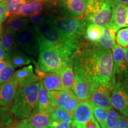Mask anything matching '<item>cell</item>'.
<instances>
[{"mask_svg": "<svg viewBox=\"0 0 128 128\" xmlns=\"http://www.w3.org/2000/svg\"><path fill=\"white\" fill-rule=\"evenodd\" d=\"M74 70L80 71L94 88L102 86L112 92L116 83L112 52L98 44L80 49L72 59Z\"/></svg>", "mask_w": 128, "mask_h": 128, "instance_id": "cell-1", "label": "cell"}, {"mask_svg": "<svg viewBox=\"0 0 128 128\" xmlns=\"http://www.w3.org/2000/svg\"><path fill=\"white\" fill-rule=\"evenodd\" d=\"M33 27L36 30L39 43L54 48L69 60H71L80 49L79 42L64 36L48 20Z\"/></svg>", "mask_w": 128, "mask_h": 128, "instance_id": "cell-2", "label": "cell"}, {"mask_svg": "<svg viewBox=\"0 0 128 128\" xmlns=\"http://www.w3.org/2000/svg\"><path fill=\"white\" fill-rule=\"evenodd\" d=\"M39 87L40 82H38L27 87L18 88L11 108L16 120H25L39 112Z\"/></svg>", "mask_w": 128, "mask_h": 128, "instance_id": "cell-3", "label": "cell"}, {"mask_svg": "<svg viewBox=\"0 0 128 128\" xmlns=\"http://www.w3.org/2000/svg\"><path fill=\"white\" fill-rule=\"evenodd\" d=\"M39 44L38 64L41 71L59 74L65 67L70 65L71 60L61 53L43 44L39 43Z\"/></svg>", "mask_w": 128, "mask_h": 128, "instance_id": "cell-4", "label": "cell"}, {"mask_svg": "<svg viewBox=\"0 0 128 128\" xmlns=\"http://www.w3.org/2000/svg\"><path fill=\"white\" fill-rule=\"evenodd\" d=\"M48 20L62 34L69 39L80 42L86 33V23L84 20L70 17H50Z\"/></svg>", "mask_w": 128, "mask_h": 128, "instance_id": "cell-5", "label": "cell"}, {"mask_svg": "<svg viewBox=\"0 0 128 128\" xmlns=\"http://www.w3.org/2000/svg\"><path fill=\"white\" fill-rule=\"evenodd\" d=\"M16 40L19 48L26 54L36 57L39 54V41L34 27H28L16 33Z\"/></svg>", "mask_w": 128, "mask_h": 128, "instance_id": "cell-6", "label": "cell"}, {"mask_svg": "<svg viewBox=\"0 0 128 128\" xmlns=\"http://www.w3.org/2000/svg\"><path fill=\"white\" fill-rule=\"evenodd\" d=\"M112 107L128 118V81L117 80L111 96Z\"/></svg>", "mask_w": 128, "mask_h": 128, "instance_id": "cell-7", "label": "cell"}, {"mask_svg": "<svg viewBox=\"0 0 128 128\" xmlns=\"http://www.w3.org/2000/svg\"><path fill=\"white\" fill-rule=\"evenodd\" d=\"M113 60V72L118 80L128 81V66L126 64L124 52L122 47L115 44L112 49Z\"/></svg>", "mask_w": 128, "mask_h": 128, "instance_id": "cell-8", "label": "cell"}, {"mask_svg": "<svg viewBox=\"0 0 128 128\" xmlns=\"http://www.w3.org/2000/svg\"><path fill=\"white\" fill-rule=\"evenodd\" d=\"M75 74L72 91L75 96L81 101L88 100L92 87L86 76L76 70H74Z\"/></svg>", "mask_w": 128, "mask_h": 128, "instance_id": "cell-9", "label": "cell"}, {"mask_svg": "<svg viewBox=\"0 0 128 128\" xmlns=\"http://www.w3.org/2000/svg\"><path fill=\"white\" fill-rule=\"evenodd\" d=\"M109 26L116 32L122 28L128 27V5L120 4L113 0L112 16Z\"/></svg>", "mask_w": 128, "mask_h": 128, "instance_id": "cell-10", "label": "cell"}, {"mask_svg": "<svg viewBox=\"0 0 128 128\" xmlns=\"http://www.w3.org/2000/svg\"><path fill=\"white\" fill-rule=\"evenodd\" d=\"M93 106L90 100L81 101L74 112L71 124L85 128L86 122L93 116Z\"/></svg>", "mask_w": 128, "mask_h": 128, "instance_id": "cell-11", "label": "cell"}, {"mask_svg": "<svg viewBox=\"0 0 128 128\" xmlns=\"http://www.w3.org/2000/svg\"><path fill=\"white\" fill-rule=\"evenodd\" d=\"M113 3V0H106L100 10L85 21L86 23L103 28L109 25L112 16Z\"/></svg>", "mask_w": 128, "mask_h": 128, "instance_id": "cell-12", "label": "cell"}, {"mask_svg": "<svg viewBox=\"0 0 128 128\" xmlns=\"http://www.w3.org/2000/svg\"><path fill=\"white\" fill-rule=\"evenodd\" d=\"M111 96V92L109 90L98 86L92 90L88 100L96 106L108 110L112 108Z\"/></svg>", "mask_w": 128, "mask_h": 128, "instance_id": "cell-13", "label": "cell"}, {"mask_svg": "<svg viewBox=\"0 0 128 128\" xmlns=\"http://www.w3.org/2000/svg\"><path fill=\"white\" fill-rule=\"evenodd\" d=\"M18 85L13 78L1 85L0 88V106L10 108L13 103Z\"/></svg>", "mask_w": 128, "mask_h": 128, "instance_id": "cell-14", "label": "cell"}, {"mask_svg": "<svg viewBox=\"0 0 128 128\" xmlns=\"http://www.w3.org/2000/svg\"><path fill=\"white\" fill-rule=\"evenodd\" d=\"M61 8L64 13L70 17L79 18L83 17L87 9L86 0H67L62 1Z\"/></svg>", "mask_w": 128, "mask_h": 128, "instance_id": "cell-15", "label": "cell"}, {"mask_svg": "<svg viewBox=\"0 0 128 128\" xmlns=\"http://www.w3.org/2000/svg\"><path fill=\"white\" fill-rule=\"evenodd\" d=\"M12 78L18 85V88L25 87L39 82V78L33 73L32 65H28L14 73Z\"/></svg>", "mask_w": 128, "mask_h": 128, "instance_id": "cell-16", "label": "cell"}, {"mask_svg": "<svg viewBox=\"0 0 128 128\" xmlns=\"http://www.w3.org/2000/svg\"><path fill=\"white\" fill-rule=\"evenodd\" d=\"M49 104L54 108H63L67 102L74 96L72 91L63 90L48 92Z\"/></svg>", "mask_w": 128, "mask_h": 128, "instance_id": "cell-17", "label": "cell"}, {"mask_svg": "<svg viewBox=\"0 0 128 128\" xmlns=\"http://www.w3.org/2000/svg\"><path fill=\"white\" fill-rule=\"evenodd\" d=\"M48 92L63 90L60 75L56 73H45L40 80Z\"/></svg>", "mask_w": 128, "mask_h": 128, "instance_id": "cell-18", "label": "cell"}, {"mask_svg": "<svg viewBox=\"0 0 128 128\" xmlns=\"http://www.w3.org/2000/svg\"><path fill=\"white\" fill-rule=\"evenodd\" d=\"M116 33L110 26L103 28L97 44L103 49L110 50L116 44Z\"/></svg>", "mask_w": 128, "mask_h": 128, "instance_id": "cell-19", "label": "cell"}, {"mask_svg": "<svg viewBox=\"0 0 128 128\" xmlns=\"http://www.w3.org/2000/svg\"><path fill=\"white\" fill-rule=\"evenodd\" d=\"M26 120L32 128H43L49 126L53 120L50 114L38 112Z\"/></svg>", "mask_w": 128, "mask_h": 128, "instance_id": "cell-20", "label": "cell"}, {"mask_svg": "<svg viewBox=\"0 0 128 128\" xmlns=\"http://www.w3.org/2000/svg\"><path fill=\"white\" fill-rule=\"evenodd\" d=\"M46 4L36 1H28L23 5L20 16L24 17H30L38 14L44 10Z\"/></svg>", "mask_w": 128, "mask_h": 128, "instance_id": "cell-21", "label": "cell"}, {"mask_svg": "<svg viewBox=\"0 0 128 128\" xmlns=\"http://www.w3.org/2000/svg\"><path fill=\"white\" fill-rule=\"evenodd\" d=\"M21 16H13L8 18L6 22V28L17 33L21 30L28 28L29 24L28 18H23Z\"/></svg>", "mask_w": 128, "mask_h": 128, "instance_id": "cell-22", "label": "cell"}, {"mask_svg": "<svg viewBox=\"0 0 128 128\" xmlns=\"http://www.w3.org/2000/svg\"><path fill=\"white\" fill-rule=\"evenodd\" d=\"M16 33L6 28L0 40V46L10 55L13 53L16 44Z\"/></svg>", "mask_w": 128, "mask_h": 128, "instance_id": "cell-23", "label": "cell"}, {"mask_svg": "<svg viewBox=\"0 0 128 128\" xmlns=\"http://www.w3.org/2000/svg\"><path fill=\"white\" fill-rule=\"evenodd\" d=\"M38 106H39V112H44L50 114L55 108L50 106L49 104L48 92L44 88V85L40 81L39 96H38Z\"/></svg>", "mask_w": 128, "mask_h": 128, "instance_id": "cell-24", "label": "cell"}, {"mask_svg": "<svg viewBox=\"0 0 128 128\" xmlns=\"http://www.w3.org/2000/svg\"><path fill=\"white\" fill-rule=\"evenodd\" d=\"M59 75L60 76L64 89L66 90H72L75 78L74 71L72 66L68 65L65 67Z\"/></svg>", "mask_w": 128, "mask_h": 128, "instance_id": "cell-25", "label": "cell"}, {"mask_svg": "<svg viewBox=\"0 0 128 128\" xmlns=\"http://www.w3.org/2000/svg\"><path fill=\"white\" fill-rule=\"evenodd\" d=\"M103 28L92 24H88L86 27V35L87 39L89 41L93 43H98L102 35Z\"/></svg>", "mask_w": 128, "mask_h": 128, "instance_id": "cell-26", "label": "cell"}, {"mask_svg": "<svg viewBox=\"0 0 128 128\" xmlns=\"http://www.w3.org/2000/svg\"><path fill=\"white\" fill-rule=\"evenodd\" d=\"M10 62L14 68L28 65L32 62L29 58L20 51L16 50L10 55Z\"/></svg>", "mask_w": 128, "mask_h": 128, "instance_id": "cell-27", "label": "cell"}, {"mask_svg": "<svg viewBox=\"0 0 128 128\" xmlns=\"http://www.w3.org/2000/svg\"><path fill=\"white\" fill-rule=\"evenodd\" d=\"M12 124V113L9 108L0 106V128H10Z\"/></svg>", "mask_w": 128, "mask_h": 128, "instance_id": "cell-28", "label": "cell"}, {"mask_svg": "<svg viewBox=\"0 0 128 128\" xmlns=\"http://www.w3.org/2000/svg\"><path fill=\"white\" fill-rule=\"evenodd\" d=\"M54 120H60L71 124L72 116L68 112L62 108H55L51 114Z\"/></svg>", "mask_w": 128, "mask_h": 128, "instance_id": "cell-29", "label": "cell"}, {"mask_svg": "<svg viewBox=\"0 0 128 128\" xmlns=\"http://www.w3.org/2000/svg\"><path fill=\"white\" fill-rule=\"evenodd\" d=\"M93 116L102 128H107V110L93 106Z\"/></svg>", "mask_w": 128, "mask_h": 128, "instance_id": "cell-30", "label": "cell"}, {"mask_svg": "<svg viewBox=\"0 0 128 128\" xmlns=\"http://www.w3.org/2000/svg\"><path fill=\"white\" fill-rule=\"evenodd\" d=\"M14 68L12 66L11 62L8 64L7 66L0 71V84L2 85L12 79L14 74Z\"/></svg>", "mask_w": 128, "mask_h": 128, "instance_id": "cell-31", "label": "cell"}, {"mask_svg": "<svg viewBox=\"0 0 128 128\" xmlns=\"http://www.w3.org/2000/svg\"><path fill=\"white\" fill-rule=\"evenodd\" d=\"M122 116V115L112 108L111 109L107 110V128H111L113 127L120 119Z\"/></svg>", "mask_w": 128, "mask_h": 128, "instance_id": "cell-32", "label": "cell"}, {"mask_svg": "<svg viewBox=\"0 0 128 128\" xmlns=\"http://www.w3.org/2000/svg\"><path fill=\"white\" fill-rule=\"evenodd\" d=\"M116 42L121 47L128 46V28L120 29L116 35Z\"/></svg>", "mask_w": 128, "mask_h": 128, "instance_id": "cell-33", "label": "cell"}, {"mask_svg": "<svg viewBox=\"0 0 128 128\" xmlns=\"http://www.w3.org/2000/svg\"><path fill=\"white\" fill-rule=\"evenodd\" d=\"M81 102V101L76 98L74 95L73 97H71V99H70L68 102H67L63 108L66 110V112H68L73 118L74 112L75 109H76V106H77L78 104H79Z\"/></svg>", "mask_w": 128, "mask_h": 128, "instance_id": "cell-34", "label": "cell"}, {"mask_svg": "<svg viewBox=\"0 0 128 128\" xmlns=\"http://www.w3.org/2000/svg\"><path fill=\"white\" fill-rule=\"evenodd\" d=\"M49 18H48L47 16L45 14L40 12V13L29 17L28 20H29L30 23L33 24L34 26H37L46 22Z\"/></svg>", "mask_w": 128, "mask_h": 128, "instance_id": "cell-35", "label": "cell"}, {"mask_svg": "<svg viewBox=\"0 0 128 128\" xmlns=\"http://www.w3.org/2000/svg\"><path fill=\"white\" fill-rule=\"evenodd\" d=\"M49 127L50 128H71V124H69L68 122H62L60 120H53Z\"/></svg>", "mask_w": 128, "mask_h": 128, "instance_id": "cell-36", "label": "cell"}, {"mask_svg": "<svg viewBox=\"0 0 128 128\" xmlns=\"http://www.w3.org/2000/svg\"><path fill=\"white\" fill-rule=\"evenodd\" d=\"M28 0H0V4L3 7L25 4Z\"/></svg>", "mask_w": 128, "mask_h": 128, "instance_id": "cell-37", "label": "cell"}, {"mask_svg": "<svg viewBox=\"0 0 128 128\" xmlns=\"http://www.w3.org/2000/svg\"><path fill=\"white\" fill-rule=\"evenodd\" d=\"M111 128H128V118L122 116L118 122Z\"/></svg>", "mask_w": 128, "mask_h": 128, "instance_id": "cell-38", "label": "cell"}, {"mask_svg": "<svg viewBox=\"0 0 128 128\" xmlns=\"http://www.w3.org/2000/svg\"><path fill=\"white\" fill-rule=\"evenodd\" d=\"M10 128H32L30 124L27 122L26 120H18L11 126Z\"/></svg>", "mask_w": 128, "mask_h": 128, "instance_id": "cell-39", "label": "cell"}, {"mask_svg": "<svg viewBox=\"0 0 128 128\" xmlns=\"http://www.w3.org/2000/svg\"><path fill=\"white\" fill-rule=\"evenodd\" d=\"M96 122H97V121L96 120L94 116H92L88 120H87L86 122L84 124L85 128H96Z\"/></svg>", "mask_w": 128, "mask_h": 128, "instance_id": "cell-40", "label": "cell"}, {"mask_svg": "<svg viewBox=\"0 0 128 128\" xmlns=\"http://www.w3.org/2000/svg\"><path fill=\"white\" fill-rule=\"evenodd\" d=\"M8 18L7 15V11L3 6L0 4V22L3 23Z\"/></svg>", "mask_w": 128, "mask_h": 128, "instance_id": "cell-41", "label": "cell"}, {"mask_svg": "<svg viewBox=\"0 0 128 128\" xmlns=\"http://www.w3.org/2000/svg\"><path fill=\"white\" fill-rule=\"evenodd\" d=\"M10 60V55L5 51L0 46V61Z\"/></svg>", "mask_w": 128, "mask_h": 128, "instance_id": "cell-42", "label": "cell"}, {"mask_svg": "<svg viewBox=\"0 0 128 128\" xmlns=\"http://www.w3.org/2000/svg\"><path fill=\"white\" fill-rule=\"evenodd\" d=\"M10 60H1L0 61V71H1L5 67L7 66V65L10 63Z\"/></svg>", "mask_w": 128, "mask_h": 128, "instance_id": "cell-43", "label": "cell"}, {"mask_svg": "<svg viewBox=\"0 0 128 128\" xmlns=\"http://www.w3.org/2000/svg\"><path fill=\"white\" fill-rule=\"evenodd\" d=\"M124 58H125V60L128 66V48H126L124 49Z\"/></svg>", "mask_w": 128, "mask_h": 128, "instance_id": "cell-44", "label": "cell"}, {"mask_svg": "<svg viewBox=\"0 0 128 128\" xmlns=\"http://www.w3.org/2000/svg\"><path fill=\"white\" fill-rule=\"evenodd\" d=\"M115 2L120 3V4L128 5V0H114Z\"/></svg>", "mask_w": 128, "mask_h": 128, "instance_id": "cell-45", "label": "cell"}, {"mask_svg": "<svg viewBox=\"0 0 128 128\" xmlns=\"http://www.w3.org/2000/svg\"><path fill=\"white\" fill-rule=\"evenodd\" d=\"M92 1H95L97 2H100V3H104L105 2L106 0H92Z\"/></svg>", "mask_w": 128, "mask_h": 128, "instance_id": "cell-46", "label": "cell"}, {"mask_svg": "<svg viewBox=\"0 0 128 128\" xmlns=\"http://www.w3.org/2000/svg\"><path fill=\"white\" fill-rule=\"evenodd\" d=\"M71 128H82L78 127V126H77L74 125V124H71Z\"/></svg>", "mask_w": 128, "mask_h": 128, "instance_id": "cell-47", "label": "cell"}, {"mask_svg": "<svg viewBox=\"0 0 128 128\" xmlns=\"http://www.w3.org/2000/svg\"><path fill=\"white\" fill-rule=\"evenodd\" d=\"M96 128H101V126H100V124H99L98 123H97V122H96Z\"/></svg>", "mask_w": 128, "mask_h": 128, "instance_id": "cell-48", "label": "cell"}, {"mask_svg": "<svg viewBox=\"0 0 128 128\" xmlns=\"http://www.w3.org/2000/svg\"><path fill=\"white\" fill-rule=\"evenodd\" d=\"M56 1H67V0H56Z\"/></svg>", "mask_w": 128, "mask_h": 128, "instance_id": "cell-49", "label": "cell"}, {"mask_svg": "<svg viewBox=\"0 0 128 128\" xmlns=\"http://www.w3.org/2000/svg\"><path fill=\"white\" fill-rule=\"evenodd\" d=\"M50 128L49 127V126H47V127H44V128Z\"/></svg>", "mask_w": 128, "mask_h": 128, "instance_id": "cell-50", "label": "cell"}, {"mask_svg": "<svg viewBox=\"0 0 128 128\" xmlns=\"http://www.w3.org/2000/svg\"><path fill=\"white\" fill-rule=\"evenodd\" d=\"M1 34H0V40H1Z\"/></svg>", "mask_w": 128, "mask_h": 128, "instance_id": "cell-51", "label": "cell"}, {"mask_svg": "<svg viewBox=\"0 0 128 128\" xmlns=\"http://www.w3.org/2000/svg\"><path fill=\"white\" fill-rule=\"evenodd\" d=\"M1 84H0V88H1Z\"/></svg>", "mask_w": 128, "mask_h": 128, "instance_id": "cell-52", "label": "cell"}, {"mask_svg": "<svg viewBox=\"0 0 128 128\" xmlns=\"http://www.w3.org/2000/svg\"><path fill=\"white\" fill-rule=\"evenodd\" d=\"M0 24H1V22H0Z\"/></svg>", "mask_w": 128, "mask_h": 128, "instance_id": "cell-53", "label": "cell"}, {"mask_svg": "<svg viewBox=\"0 0 128 128\" xmlns=\"http://www.w3.org/2000/svg\"><path fill=\"white\" fill-rule=\"evenodd\" d=\"M86 1H87V0H86Z\"/></svg>", "mask_w": 128, "mask_h": 128, "instance_id": "cell-54", "label": "cell"}]
</instances>
